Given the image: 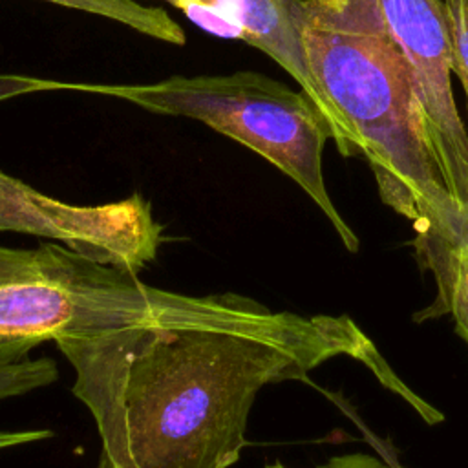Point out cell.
<instances>
[{"label":"cell","mask_w":468,"mask_h":468,"mask_svg":"<svg viewBox=\"0 0 468 468\" xmlns=\"http://www.w3.org/2000/svg\"><path fill=\"white\" fill-rule=\"evenodd\" d=\"M57 378V364L48 356L0 362V400L49 386Z\"/></svg>","instance_id":"9c48e42d"},{"label":"cell","mask_w":468,"mask_h":468,"mask_svg":"<svg viewBox=\"0 0 468 468\" xmlns=\"http://www.w3.org/2000/svg\"><path fill=\"white\" fill-rule=\"evenodd\" d=\"M415 254L433 276L435 300L422 318L448 314L457 335L468 344V245L431 232H417Z\"/></svg>","instance_id":"ba28073f"},{"label":"cell","mask_w":468,"mask_h":468,"mask_svg":"<svg viewBox=\"0 0 468 468\" xmlns=\"http://www.w3.org/2000/svg\"><path fill=\"white\" fill-rule=\"evenodd\" d=\"M0 232L58 241L137 274L157 258L165 241L163 225L141 194L102 205H73L2 170Z\"/></svg>","instance_id":"5b68a950"},{"label":"cell","mask_w":468,"mask_h":468,"mask_svg":"<svg viewBox=\"0 0 468 468\" xmlns=\"http://www.w3.org/2000/svg\"><path fill=\"white\" fill-rule=\"evenodd\" d=\"M378 5L389 35L411 68L431 150L464 219L468 216V132L452 91L453 49L442 0H378Z\"/></svg>","instance_id":"8992f818"},{"label":"cell","mask_w":468,"mask_h":468,"mask_svg":"<svg viewBox=\"0 0 468 468\" xmlns=\"http://www.w3.org/2000/svg\"><path fill=\"white\" fill-rule=\"evenodd\" d=\"M73 395L102 442L101 468H230L247 446L261 388L307 380L320 364L349 356L408 400L422 419L441 413L406 388L347 314H296L243 327L135 325L62 338Z\"/></svg>","instance_id":"6da1fadb"},{"label":"cell","mask_w":468,"mask_h":468,"mask_svg":"<svg viewBox=\"0 0 468 468\" xmlns=\"http://www.w3.org/2000/svg\"><path fill=\"white\" fill-rule=\"evenodd\" d=\"M201 29L243 40L276 60L314 102L342 155H356L351 130L324 97L309 69L303 38V0H166Z\"/></svg>","instance_id":"52a82bcc"},{"label":"cell","mask_w":468,"mask_h":468,"mask_svg":"<svg viewBox=\"0 0 468 468\" xmlns=\"http://www.w3.org/2000/svg\"><path fill=\"white\" fill-rule=\"evenodd\" d=\"M461 84H463V90H464V95H466V102H468V80H466V79H463V80H461Z\"/></svg>","instance_id":"4fadbf2b"},{"label":"cell","mask_w":468,"mask_h":468,"mask_svg":"<svg viewBox=\"0 0 468 468\" xmlns=\"http://www.w3.org/2000/svg\"><path fill=\"white\" fill-rule=\"evenodd\" d=\"M302 38L313 79L353 133L380 199L415 232L455 239L463 216L431 150L411 68L378 0L329 7L303 0Z\"/></svg>","instance_id":"7a4b0ae2"},{"label":"cell","mask_w":468,"mask_h":468,"mask_svg":"<svg viewBox=\"0 0 468 468\" xmlns=\"http://www.w3.org/2000/svg\"><path fill=\"white\" fill-rule=\"evenodd\" d=\"M265 468H287V466H283L282 463H274V464H269V466H265Z\"/></svg>","instance_id":"5bb4252c"},{"label":"cell","mask_w":468,"mask_h":468,"mask_svg":"<svg viewBox=\"0 0 468 468\" xmlns=\"http://www.w3.org/2000/svg\"><path fill=\"white\" fill-rule=\"evenodd\" d=\"M0 99L42 90H73L124 99L159 115H179L205 122L254 150L318 205L347 250L358 238L333 205L322 172L329 128L305 91L256 71L225 75H174L154 84H86L0 77Z\"/></svg>","instance_id":"277c9868"},{"label":"cell","mask_w":468,"mask_h":468,"mask_svg":"<svg viewBox=\"0 0 468 468\" xmlns=\"http://www.w3.org/2000/svg\"><path fill=\"white\" fill-rule=\"evenodd\" d=\"M51 435H53V431L46 430V428H42V430H20V431H0V450L38 442V441L49 439Z\"/></svg>","instance_id":"8fae6325"},{"label":"cell","mask_w":468,"mask_h":468,"mask_svg":"<svg viewBox=\"0 0 468 468\" xmlns=\"http://www.w3.org/2000/svg\"><path fill=\"white\" fill-rule=\"evenodd\" d=\"M276 314L234 292L190 296L148 285L133 271L58 241L0 245V362L27 358L46 342L122 327H243Z\"/></svg>","instance_id":"3957f363"},{"label":"cell","mask_w":468,"mask_h":468,"mask_svg":"<svg viewBox=\"0 0 468 468\" xmlns=\"http://www.w3.org/2000/svg\"><path fill=\"white\" fill-rule=\"evenodd\" d=\"M453 49V73L468 80V0H442Z\"/></svg>","instance_id":"30bf717a"},{"label":"cell","mask_w":468,"mask_h":468,"mask_svg":"<svg viewBox=\"0 0 468 468\" xmlns=\"http://www.w3.org/2000/svg\"><path fill=\"white\" fill-rule=\"evenodd\" d=\"M455 241H461V243L468 245V216L463 219V223H461V229H459V234H457Z\"/></svg>","instance_id":"7c38bea8"}]
</instances>
